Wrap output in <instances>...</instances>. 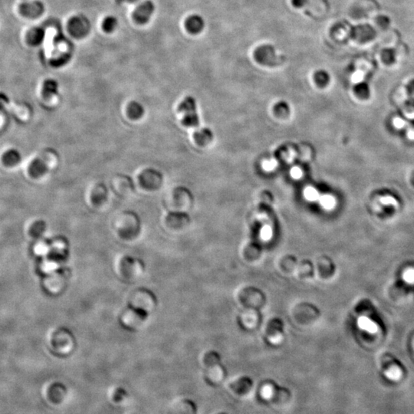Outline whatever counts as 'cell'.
I'll use <instances>...</instances> for the list:
<instances>
[{"label": "cell", "mask_w": 414, "mask_h": 414, "mask_svg": "<svg viewBox=\"0 0 414 414\" xmlns=\"http://www.w3.org/2000/svg\"><path fill=\"white\" fill-rule=\"evenodd\" d=\"M19 11L23 17L36 19L40 17L45 11V5L40 0H33L31 2H23L20 4Z\"/></svg>", "instance_id": "277c9868"}, {"label": "cell", "mask_w": 414, "mask_h": 414, "mask_svg": "<svg viewBox=\"0 0 414 414\" xmlns=\"http://www.w3.org/2000/svg\"><path fill=\"white\" fill-rule=\"evenodd\" d=\"M291 176H292V178H294V179H300L302 176V171L301 170L300 168H292V170H291Z\"/></svg>", "instance_id": "d4e9b609"}, {"label": "cell", "mask_w": 414, "mask_h": 414, "mask_svg": "<svg viewBox=\"0 0 414 414\" xmlns=\"http://www.w3.org/2000/svg\"><path fill=\"white\" fill-rule=\"evenodd\" d=\"M179 112L183 113V122L186 126H196L199 123L196 114V102L193 98L187 97L181 103L179 107Z\"/></svg>", "instance_id": "7a4b0ae2"}, {"label": "cell", "mask_w": 414, "mask_h": 414, "mask_svg": "<svg viewBox=\"0 0 414 414\" xmlns=\"http://www.w3.org/2000/svg\"><path fill=\"white\" fill-rule=\"evenodd\" d=\"M51 162L52 158L49 155H43L41 157L34 159L28 168V173L30 177L38 179L47 173Z\"/></svg>", "instance_id": "3957f363"}, {"label": "cell", "mask_w": 414, "mask_h": 414, "mask_svg": "<svg viewBox=\"0 0 414 414\" xmlns=\"http://www.w3.org/2000/svg\"><path fill=\"white\" fill-rule=\"evenodd\" d=\"M185 27L189 33L197 34L203 30L205 22L201 16L197 14L189 16L185 22Z\"/></svg>", "instance_id": "ba28073f"}, {"label": "cell", "mask_w": 414, "mask_h": 414, "mask_svg": "<svg viewBox=\"0 0 414 414\" xmlns=\"http://www.w3.org/2000/svg\"><path fill=\"white\" fill-rule=\"evenodd\" d=\"M144 108L142 105L136 101L130 103V105L127 107V114L129 117L132 118V119H139L141 118L143 114H144Z\"/></svg>", "instance_id": "4fadbf2b"}, {"label": "cell", "mask_w": 414, "mask_h": 414, "mask_svg": "<svg viewBox=\"0 0 414 414\" xmlns=\"http://www.w3.org/2000/svg\"><path fill=\"white\" fill-rule=\"evenodd\" d=\"M118 25V21L115 17L108 16V17H105V20H103V30H105L106 33H111L116 30Z\"/></svg>", "instance_id": "5bb4252c"}, {"label": "cell", "mask_w": 414, "mask_h": 414, "mask_svg": "<svg viewBox=\"0 0 414 414\" xmlns=\"http://www.w3.org/2000/svg\"><path fill=\"white\" fill-rule=\"evenodd\" d=\"M381 59L386 65H392L396 61V51L390 48L383 49L381 53Z\"/></svg>", "instance_id": "9a60e30c"}, {"label": "cell", "mask_w": 414, "mask_h": 414, "mask_svg": "<svg viewBox=\"0 0 414 414\" xmlns=\"http://www.w3.org/2000/svg\"><path fill=\"white\" fill-rule=\"evenodd\" d=\"M59 84L54 79H49L45 81L42 89V95L46 100H50L58 93Z\"/></svg>", "instance_id": "8fae6325"}, {"label": "cell", "mask_w": 414, "mask_h": 414, "mask_svg": "<svg viewBox=\"0 0 414 414\" xmlns=\"http://www.w3.org/2000/svg\"><path fill=\"white\" fill-rule=\"evenodd\" d=\"M277 166V162L275 160H266L263 163V167L266 171H272Z\"/></svg>", "instance_id": "cb8c5ba5"}, {"label": "cell", "mask_w": 414, "mask_h": 414, "mask_svg": "<svg viewBox=\"0 0 414 414\" xmlns=\"http://www.w3.org/2000/svg\"><path fill=\"white\" fill-rule=\"evenodd\" d=\"M71 56L69 54H62L58 57L54 58L50 61L51 66L53 67H61L66 65L70 60Z\"/></svg>", "instance_id": "e0dca14e"}, {"label": "cell", "mask_w": 414, "mask_h": 414, "mask_svg": "<svg viewBox=\"0 0 414 414\" xmlns=\"http://www.w3.org/2000/svg\"><path fill=\"white\" fill-rule=\"evenodd\" d=\"M90 22L84 16H74L68 22V30L73 37L82 39L90 31Z\"/></svg>", "instance_id": "6da1fadb"}, {"label": "cell", "mask_w": 414, "mask_h": 414, "mask_svg": "<svg viewBox=\"0 0 414 414\" xmlns=\"http://www.w3.org/2000/svg\"><path fill=\"white\" fill-rule=\"evenodd\" d=\"M46 36V32L42 27H36L30 29L27 33V42L32 46H38L42 44Z\"/></svg>", "instance_id": "9c48e42d"}, {"label": "cell", "mask_w": 414, "mask_h": 414, "mask_svg": "<svg viewBox=\"0 0 414 414\" xmlns=\"http://www.w3.org/2000/svg\"><path fill=\"white\" fill-rule=\"evenodd\" d=\"M305 197L309 201H315L319 199V194L313 187H307L304 192Z\"/></svg>", "instance_id": "ffe728a7"}, {"label": "cell", "mask_w": 414, "mask_h": 414, "mask_svg": "<svg viewBox=\"0 0 414 414\" xmlns=\"http://www.w3.org/2000/svg\"><path fill=\"white\" fill-rule=\"evenodd\" d=\"M407 90L409 94L414 95V79H412L407 85Z\"/></svg>", "instance_id": "83f0119b"}, {"label": "cell", "mask_w": 414, "mask_h": 414, "mask_svg": "<svg viewBox=\"0 0 414 414\" xmlns=\"http://www.w3.org/2000/svg\"><path fill=\"white\" fill-rule=\"evenodd\" d=\"M254 57L258 62L265 65H273L279 60L275 48L271 45H263L256 48Z\"/></svg>", "instance_id": "5b68a950"}, {"label": "cell", "mask_w": 414, "mask_h": 414, "mask_svg": "<svg viewBox=\"0 0 414 414\" xmlns=\"http://www.w3.org/2000/svg\"><path fill=\"white\" fill-rule=\"evenodd\" d=\"M47 247H46V245L40 244L38 245L37 247H36V251L38 254L43 255L44 253H46L47 251Z\"/></svg>", "instance_id": "4316f807"}, {"label": "cell", "mask_w": 414, "mask_h": 414, "mask_svg": "<svg viewBox=\"0 0 414 414\" xmlns=\"http://www.w3.org/2000/svg\"><path fill=\"white\" fill-rule=\"evenodd\" d=\"M137 0H116V2L118 4H123V3H134L137 2Z\"/></svg>", "instance_id": "f1b7e54d"}, {"label": "cell", "mask_w": 414, "mask_h": 414, "mask_svg": "<svg viewBox=\"0 0 414 414\" xmlns=\"http://www.w3.org/2000/svg\"><path fill=\"white\" fill-rule=\"evenodd\" d=\"M376 30L369 24L359 25L354 27L353 37L360 43H367L374 39Z\"/></svg>", "instance_id": "52a82bcc"}, {"label": "cell", "mask_w": 414, "mask_h": 414, "mask_svg": "<svg viewBox=\"0 0 414 414\" xmlns=\"http://www.w3.org/2000/svg\"><path fill=\"white\" fill-rule=\"evenodd\" d=\"M45 223L42 221H37V222L34 223L32 226L31 228H30V234L31 235L34 236V237H40L42 234H43V232L44 231L45 228Z\"/></svg>", "instance_id": "ac0fdd59"}, {"label": "cell", "mask_w": 414, "mask_h": 414, "mask_svg": "<svg viewBox=\"0 0 414 414\" xmlns=\"http://www.w3.org/2000/svg\"><path fill=\"white\" fill-rule=\"evenodd\" d=\"M309 1L310 0H292V3L294 7L301 8V7H303L305 4H308Z\"/></svg>", "instance_id": "484cf974"}, {"label": "cell", "mask_w": 414, "mask_h": 414, "mask_svg": "<svg viewBox=\"0 0 414 414\" xmlns=\"http://www.w3.org/2000/svg\"><path fill=\"white\" fill-rule=\"evenodd\" d=\"M377 23L381 28L385 29L390 25V20L386 16H380L377 18Z\"/></svg>", "instance_id": "603a6c76"}, {"label": "cell", "mask_w": 414, "mask_h": 414, "mask_svg": "<svg viewBox=\"0 0 414 414\" xmlns=\"http://www.w3.org/2000/svg\"><path fill=\"white\" fill-rule=\"evenodd\" d=\"M355 93L360 98H367L370 96V88L365 82H359L354 88Z\"/></svg>", "instance_id": "2e32d148"}, {"label": "cell", "mask_w": 414, "mask_h": 414, "mask_svg": "<svg viewBox=\"0 0 414 414\" xmlns=\"http://www.w3.org/2000/svg\"><path fill=\"white\" fill-rule=\"evenodd\" d=\"M260 395L264 399H271L274 396V389L273 386H265L262 389Z\"/></svg>", "instance_id": "44dd1931"}, {"label": "cell", "mask_w": 414, "mask_h": 414, "mask_svg": "<svg viewBox=\"0 0 414 414\" xmlns=\"http://www.w3.org/2000/svg\"><path fill=\"white\" fill-rule=\"evenodd\" d=\"M315 81L321 85H325L329 82V75L325 71H318L315 73Z\"/></svg>", "instance_id": "d6986e66"}, {"label": "cell", "mask_w": 414, "mask_h": 414, "mask_svg": "<svg viewBox=\"0 0 414 414\" xmlns=\"http://www.w3.org/2000/svg\"><path fill=\"white\" fill-rule=\"evenodd\" d=\"M20 160H21V156L20 153L14 149L6 151L1 157L3 164L7 167H14L17 166L20 163Z\"/></svg>", "instance_id": "30bf717a"}, {"label": "cell", "mask_w": 414, "mask_h": 414, "mask_svg": "<svg viewBox=\"0 0 414 414\" xmlns=\"http://www.w3.org/2000/svg\"><path fill=\"white\" fill-rule=\"evenodd\" d=\"M320 202L325 208L329 209V208L334 206L335 201H334V199L332 196H329V195H325V196H321L320 198Z\"/></svg>", "instance_id": "7402d4cb"}, {"label": "cell", "mask_w": 414, "mask_h": 414, "mask_svg": "<svg viewBox=\"0 0 414 414\" xmlns=\"http://www.w3.org/2000/svg\"><path fill=\"white\" fill-rule=\"evenodd\" d=\"M7 110L12 111L17 115L20 116L22 118L26 114V111L21 107L16 106L14 104H12L11 101L8 99L4 94L0 93V109Z\"/></svg>", "instance_id": "7c38bea8"}, {"label": "cell", "mask_w": 414, "mask_h": 414, "mask_svg": "<svg viewBox=\"0 0 414 414\" xmlns=\"http://www.w3.org/2000/svg\"><path fill=\"white\" fill-rule=\"evenodd\" d=\"M155 5L151 0H147L140 4L134 10L133 17L139 24H145L151 18L154 13Z\"/></svg>", "instance_id": "8992f818"}]
</instances>
